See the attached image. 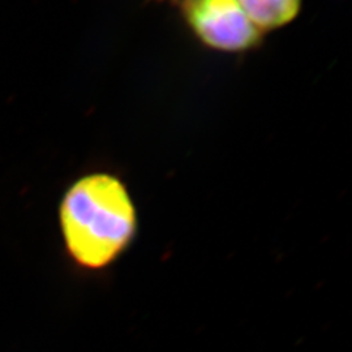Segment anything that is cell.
<instances>
[{
	"label": "cell",
	"mask_w": 352,
	"mask_h": 352,
	"mask_svg": "<svg viewBox=\"0 0 352 352\" xmlns=\"http://www.w3.org/2000/svg\"><path fill=\"white\" fill-rule=\"evenodd\" d=\"M60 226L76 264L101 270L113 264L135 238V204L118 176L91 173L77 179L65 192Z\"/></svg>",
	"instance_id": "obj_1"
},
{
	"label": "cell",
	"mask_w": 352,
	"mask_h": 352,
	"mask_svg": "<svg viewBox=\"0 0 352 352\" xmlns=\"http://www.w3.org/2000/svg\"><path fill=\"white\" fill-rule=\"evenodd\" d=\"M180 12L196 39L212 50L240 54L257 49L264 33L238 0H183Z\"/></svg>",
	"instance_id": "obj_2"
},
{
	"label": "cell",
	"mask_w": 352,
	"mask_h": 352,
	"mask_svg": "<svg viewBox=\"0 0 352 352\" xmlns=\"http://www.w3.org/2000/svg\"><path fill=\"white\" fill-rule=\"evenodd\" d=\"M263 33L291 24L302 11V0H238Z\"/></svg>",
	"instance_id": "obj_3"
}]
</instances>
